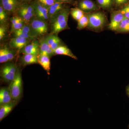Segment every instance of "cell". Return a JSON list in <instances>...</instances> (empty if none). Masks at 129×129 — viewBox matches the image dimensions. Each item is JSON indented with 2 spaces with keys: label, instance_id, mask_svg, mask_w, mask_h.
Returning a JSON list of instances; mask_svg holds the SVG:
<instances>
[{
  "label": "cell",
  "instance_id": "1",
  "mask_svg": "<svg viewBox=\"0 0 129 129\" xmlns=\"http://www.w3.org/2000/svg\"><path fill=\"white\" fill-rule=\"evenodd\" d=\"M70 12L69 8H64L50 19L51 34L57 35L61 31L68 28V20Z\"/></svg>",
  "mask_w": 129,
  "mask_h": 129
},
{
  "label": "cell",
  "instance_id": "2",
  "mask_svg": "<svg viewBox=\"0 0 129 129\" xmlns=\"http://www.w3.org/2000/svg\"><path fill=\"white\" fill-rule=\"evenodd\" d=\"M87 14L89 18L88 28L90 30L100 32L107 24V18L104 13L97 11Z\"/></svg>",
  "mask_w": 129,
  "mask_h": 129
},
{
  "label": "cell",
  "instance_id": "3",
  "mask_svg": "<svg viewBox=\"0 0 129 129\" xmlns=\"http://www.w3.org/2000/svg\"><path fill=\"white\" fill-rule=\"evenodd\" d=\"M30 35L34 39L45 34L48 30L47 22L35 17L31 20L30 24Z\"/></svg>",
  "mask_w": 129,
  "mask_h": 129
},
{
  "label": "cell",
  "instance_id": "4",
  "mask_svg": "<svg viewBox=\"0 0 129 129\" xmlns=\"http://www.w3.org/2000/svg\"><path fill=\"white\" fill-rule=\"evenodd\" d=\"M13 101H18L21 99L22 94L23 83L21 72L18 71L14 80L10 83L9 86Z\"/></svg>",
  "mask_w": 129,
  "mask_h": 129
},
{
  "label": "cell",
  "instance_id": "5",
  "mask_svg": "<svg viewBox=\"0 0 129 129\" xmlns=\"http://www.w3.org/2000/svg\"><path fill=\"white\" fill-rule=\"evenodd\" d=\"M18 70L16 65L13 63H6L1 69L2 80L6 83H11L15 79Z\"/></svg>",
  "mask_w": 129,
  "mask_h": 129
},
{
  "label": "cell",
  "instance_id": "6",
  "mask_svg": "<svg viewBox=\"0 0 129 129\" xmlns=\"http://www.w3.org/2000/svg\"><path fill=\"white\" fill-rule=\"evenodd\" d=\"M18 16L26 22H29L34 17H35L34 5H30L23 3L19 5L17 9Z\"/></svg>",
  "mask_w": 129,
  "mask_h": 129
},
{
  "label": "cell",
  "instance_id": "7",
  "mask_svg": "<svg viewBox=\"0 0 129 129\" xmlns=\"http://www.w3.org/2000/svg\"><path fill=\"white\" fill-rule=\"evenodd\" d=\"M35 17L42 21L47 22L49 19L48 8L36 2L34 4Z\"/></svg>",
  "mask_w": 129,
  "mask_h": 129
},
{
  "label": "cell",
  "instance_id": "8",
  "mask_svg": "<svg viewBox=\"0 0 129 129\" xmlns=\"http://www.w3.org/2000/svg\"><path fill=\"white\" fill-rule=\"evenodd\" d=\"M78 7L85 13L97 11L100 8L92 0H81L78 3Z\"/></svg>",
  "mask_w": 129,
  "mask_h": 129
},
{
  "label": "cell",
  "instance_id": "9",
  "mask_svg": "<svg viewBox=\"0 0 129 129\" xmlns=\"http://www.w3.org/2000/svg\"><path fill=\"white\" fill-rule=\"evenodd\" d=\"M124 18L119 10L113 11L111 14V21L108 25V28L116 31L121 21Z\"/></svg>",
  "mask_w": 129,
  "mask_h": 129
},
{
  "label": "cell",
  "instance_id": "10",
  "mask_svg": "<svg viewBox=\"0 0 129 129\" xmlns=\"http://www.w3.org/2000/svg\"><path fill=\"white\" fill-rule=\"evenodd\" d=\"M21 52L23 54H32L39 56L40 54L39 42L35 40L31 44H28L22 49Z\"/></svg>",
  "mask_w": 129,
  "mask_h": 129
},
{
  "label": "cell",
  "instance_id": "11",
  "mask_svg": "<svg viewBox=\"0 0 129 129\" xmlns=\"http://www.w3.org/2000/svg\"><path fill=\"white\" fill-rule=\"evenodd\" d=\"M29 39H24L19 37L12 38L9 42V46L11 48L18 50H22L29 44Z\"/></svg>",
  "mask_w": 129,
  "mask_h": 129
},
{
  "label": "cell",
  "instance_id": "12",
  "mask_svg": "<svg viewBox=\"0 0 129 129\" xmlns=\"http://www.w3.org/2000/svg\"><path fill=\"white\" fill-rule=\"evenodd\" d=\"M1 5L5 11L9 12H13L19 7L17 0H1Z\"/></svg>",
  "mask_w": 129,
  "mask_h": 129
},
{
  "label": "cell",
  "instance_id": "13",
  "mask_svg": "<svg viewBox=\"0 0 129 129\" xmlns=\"http://www.w3.org/2000/svg\"><path fill=\"white\" fill-rule=\"evenodd\" d=\"M13 101L9 87L1 88L0 90V105L8 104Z\"/></svg>",
  "mask_w": 129,
  "mask_h": 129
},
{
  "label": "cell",
  "instance_id": "14",
  "mask_svg": "<svg viewBox=\"0 0 129 129\" xmlns=\"http://www.w3.org/2000/svg\"><path fill=\"white\" fill-rule=\"evenodd\" d=\"M39 55L51 57L54 55V52L49 45L45 39H42L39 41Z\"/></svg>",
  "mask_w": 129,
  "mask_h": 129
},
{
  "label": "cell",
  "instance_id": "15",
  "mask_svg": "<svg viewBox=\"0 0 129 129\" xmlns=\"http://www.w3.org/2000/svg\"><path fill=\"white\" fill-rule=\"evenodd\" d=\"M16 102H12L8 104H4L0 106V121L6 118L12 111L16 106Z\"/></svg>",
  "mask_w": 129,
  "mask_h": 129
},
{
  "label": "cell",
  "instance_id": "16",
  "mask_svg": "<svg viewBox=\"0 0 129 129\" xmlns=\"http://www.w3.org/2000/svg\"><path fill=\"white\" fill-rule=\"evenodd\" d=\"M45 39L53 52L58 46L61 45V40L57 35L51 34Z\"/></svg>",
  "mask_w": 129,
  "mask_h": 129
},
{
  "label": "cell",
  "instance_id": "17",
  "mask_svg": "<svg viewBox=\"0 0 129 129\" xmlns=\"http://www.w3.org/2000/svg\"><path fill=\"white\" fill-rule=\"evenodd\" d=\"M30 24H25L21 29L14 32L15 37H19L24 39H31L30 35Z\"/></svg>",
  "mask_w": 129,
  "mask_h": 129
},
{
  "label": "cell",
  "instance_id": "18",
  "mask_svg": "<svg viewBox=\"0 0 129 129\" xmlns=\"http://www.w3.org/2000/svg\"><path fill=\"white\" fill-rule=\"evenodd\" d=\"M64 7V3L56 2L53 5L48 8V16L49 19L62 10Z\"/></svg>",
  "mask_w": 129,
  "mask_h": 129
},
{
  "label": "cell",
  "instance_id": "19",
  "mask_svg": "<svg viewBox=\"0 0 129 129\" xmlns=\"http://www.w3.org/2000/svg\"><path fill=\"white\" fill-rule=\"evenodd\" d=\"M54 54L63 55L77 60V58L72 52L70 49L65 46L60 45L58 46L54 52Z\"/></svg>",
  "mask_w": 129,
  "mask_h": 129
},
{
  "label": "cell",
  "instance_id": "20",
  "mask_svg": "<svg viewBox=\"0 0 129 129\" xmlns=\"http://www.w3.org/2000/svg\"><path fill=\"white\" fill-rule=\"evenodd\" d=\"M50 57L47 56L39 55L38 56V63L42 67L48 74L51 69V62Z\"/></svg>",
  "mask_w": 129,
  "mask_h": 129
},
{
  "label": "cell",
  "instance_id": "21",
  "mask_svg": "<svg viewBox=\"0 0 129 129\" xmlns=\"http://www.w3.org/2000/svg\"><path fill=\"white\" fill-rule=\"evenodd\" d=\"M21 61L24 65L38 63V56L32 54H23L21 58Z\"/></svg>",
  "mask_w": 129,
  "mask_h": 129
},
{
  "label": "cell",
  "instance_id": "22",
  "mask_svg": "<svg viewBox=\"0 0 129 129\" xmlns=\"http://www.w3.org/2000/svg\"><path fill=\"white\" fill-rule=\"evenodd\" d=\"M96 4L104 10H111L114 6L113 0H96Z\"/></svg>",
  "mask_w": 129,
  "mask_h": 129
},
{
  "label": "cell",
  "instance_id": "23",
  "mask_svg": "<svg viewBox=\"0 0 129 129\" xmlns=\"http://www.w3.org/2000/svg\"><path fill=\"white\" fill-rule=\"evenodd\" d=\"M120 33H129V19L125 17L119 25L116 30Z\"/></svg>",
  "mask_w": 129,
  "mask_h": 129
},
{
  "label": "cell",
  "instance_id": "24",
  "mask_svg": "<svg viewBox=\"0 0 129 129\" xmlns=\"http://www.w3.org/2000/svg\"><path fill=\"white\" fill-rule=\"evenodd\" d=\"M89 24V18L87 13H85L83 17L78 21L77 28L79 30H81L88 27Z\"/></svg>",
  "mask_w": 129,
  "mask_h": 129
},
{
  "label": "cell",
  "instance_id": "25",
  "mask_svg": "<svg viewBox=\"0 0 129 129\" xmlns=\"http://www.w3.org/2000/svg\"><path fill=\"white\" fill-rule=\"evenodd\" d=\"M71 15L76 21H78L83 17L85 13L81 9L78 8H72L70 9Z\"/></svg>",
  "mask_w": 129,
  "mask_h": 129
},
{
  "label": "cell",
  "instance_id": "26",
  "mask_svg": "<svg viewBox=\"0 0 129 129\" xmlns=\"http://www.w3.org/2000/svg\"><path fill=\"white\" fill-rule=\"evenodd\" d=\"M9 61L5 48L0 50V63H3Z\"/></svg>",
  "mask_w": 129,
  "mask_h": 129
},
{
  "label": "cell",
  "instance_id": "27",
  "mask_svg": "<svg viewBox=\"0 0 129 129\" xmlns=\"http://www.w3.org/2000/svg\"><path fill=\"white\" fill-rule=\"evenodd\" d=\"M114 6L116 8L123 7L129 3V0H113Z\"/></svg>",
  "mask_w": 129,
  "mask_h": 129
},
{
  "label": "cell",
  "instance_id": "28",
  "mask_svg": "<svg viewBox=\"0 0 129 129\" xmlns=\"http://www.w3.org/2000/svg\"><path fill=\"white\" fill-rule=\"evenodd\" d=\"M24 22H25L23 20H22L19 21L14 25H12L11 32H14L22 28L25 25Z\"/></svg>",
  "mask_w": 129,
  "mask_h": 129
},
{
  "label": "cell",
  "instance_id": "29",
  "mask_svg": "<svg viewBox=\"0 0 129 129\" xmlns=\"http://www.w3.org/2000/svg\"><path fill=\"white\" fill-rule=\"evenodd\" d=\"M6 11L1 5L0 6V22L1 23H4L6 21L7 14Z\"/></svg>",
  "mask_w": 129,
  "mask_h": 129
},
{
  "label": "cell",
  "instance_id": "30",
  "mask_svg": "<svg viewBox=\"0 0 129 129\" xmlns=\"http://www.w3.org/2000/svg\"><path fill=\"white\" fill-rule=\"evenodd\" d=\"M36 2L48 8L56 2L55 0H36Z\"/></svg>",
  "mask_w": 129,
  "mask_h": 129
},
{
  "label": "cell",
  "instance_id": "31",
  "mask_svg": "<svg viewBox=\"0 0 129 129\" xmlns=\"http://www.w3.org/2000/svg\"><path fill=\"white\" fill-rule=\"evenodd\" d=\"M125 17L129 19V3L119 9Z\"/></svg>",
  "mask_w": 129,
  "mask_h": 129
},
{
  "label": "cell",
  "instance_id": "32",
  "mask_svg": "<svg viewBox=\"0 0 129 129\" xmlns=\"http://www.w3.org/2000/svg\"><path fill=\"white\" fill-rule=\"evenodd\" d=\"M22 20H23L22 18L18 16H13L11 18L10 20H11V22L12 25H13L17 23L19 21H21Z\"/></svg>",
  "mask_w": 129,
  "mask_h": 129
},
{
  "label": "cell",
  "instance_id": "33",
  "mask_svg": "<svg viewBox=\"0 0 129 129\" xmlns=\"http://www.w3.org/2000/svg\"><path fill=\"white\" fill-rule=\"evenodd\" d=\"M5 49H6V52L9 61H11L14 58V53L8 48H5Z\"/></svg>",
  "mask_w": 129,
  "mask_h": 129
},
{
  "label": "cell",
  "instance_id": "34",
  "mask_svg": "<svg viewBox=\"0 0 129 129\" xmlns=\"http://www.w3.org/2000/svg\"><path fill=\"white\" fill-rule=\"evenodd\" d=\"M6 32V28L5 26L1 25L0 27V40H1L5 37Z\"/></svg>",
  "mask_w": 129,
  "mask_h": 129
},
{
  "label": "cell",
  "instance_id": "35",
  "mask_svg": "<svg viewBox=\"0 0 129 129\" xmlns=\"http://www.w3.org/2000/svg\"><path fill=\"white\" fill-rule=\"evenodd\" d=\"M56 2L62 3H70L73 2V0H55Z\"/></svg>",
  "mask_w": 129,
  "mask_h": 129
},
{
  "label": "cell",
  "instance_id": "36",
  "mask_svg": "<svg viewBox=\"0 0 129 129\" xmlns=\"http://www.w3.org/2000/svg\"><path fill=\"white\" fill-rule=\"evenodd\" d=\"M125 91H126L127 95L129 98V85L126 86V88H125Z\"/></svg>",
  "mask_w": 129,
  "mask_h": 129
},
{
  "label": "cell",
  "instance_id": "37",
  "mask_svg": "<svg viewBox=\"0 0 129 129\" xmlns=\"http://www.w3.org/2000/svg\"><path fill=\"white\" fill-rule=\"evenodd\" d=\"M24 1H29V0H24Z\"/></svg>",
  "mask_w": 129,
  "mask_h": 129
},
{
  "label": "cell",
  "instance_id": "38",
  "mask_svg": "<svg viewBox=\"0 0 129 129\" xmlns=\"http://www.w3.org/2000/svg\"><path fill=\"white\" fill-rule=\"evenodd\" d=\"M128 127H129V124L128 125Z\"/></svg>",
  "mask_w": 129,
  "mask_h": 129
},
{
  "label": "cell",
  "instance_id": "39",
  "mask_svg": "<svg viewBox=\"0 0 129 129\" xmlns=\"http://www.w3.org/2000/svg\"><path fill=\"white\" fill-rule=\"evenodd\" d=\"M128 129H129V127H128Z\"/></svg>",
  "mask_w": 129,
  "mask_h": 129
}]
</instances>
